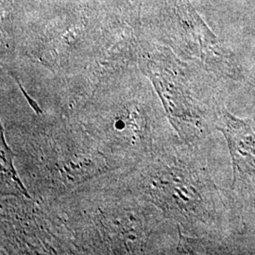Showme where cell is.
<instances>
[{
    "mask_svg": "<svg viewBox=\"0 0 255 255\" xmlns=\"http://www.w3.org/2000/svg\"><path fill=\"white\" fill-rule=\"evenodd\" d=\"M222 131L227 137L235 171L255 169V122L241 121L226 115Z\"/></svg>",
    "mask_w": 255,
    "mask_h": 255,
    "instance_id": "obj_1",
    "label": "cell"
},
{
    "mask_svg": "<svg viewBox=\"0 0 255 255\" xmlns=\"http://www.w3.org/2000/svg\"><path fill=\"white\" fill-rule=\"evenodd\" d=\"M10 74H11V73H10ZM11 75H12V76H13V74H11ZM13 78H14V80H15V81H16V82H17V83H18L19 87H20V88H21V91L23 92V94H24V96H25V97H26V98H27V101H28V103H29V104H30V106H31V107H32V109L34 110V111H35V112H36L37 114H41V113H42V112H41V110L39 109V107H38V105H37L36 102H35V101H32V100H31V99H30V98H29V97H28V95H27V93H26V91H25V90H24V88H23V87H22V85H21V83H20V82H19L18 80H17V79H16V78H15V77H14V76H13Z\"/></svg>",
    "mask_w": 255,
    "mask_h": 255,
    "instance_id": "obj_2",
    "label": "cell"
}]
</instances>
